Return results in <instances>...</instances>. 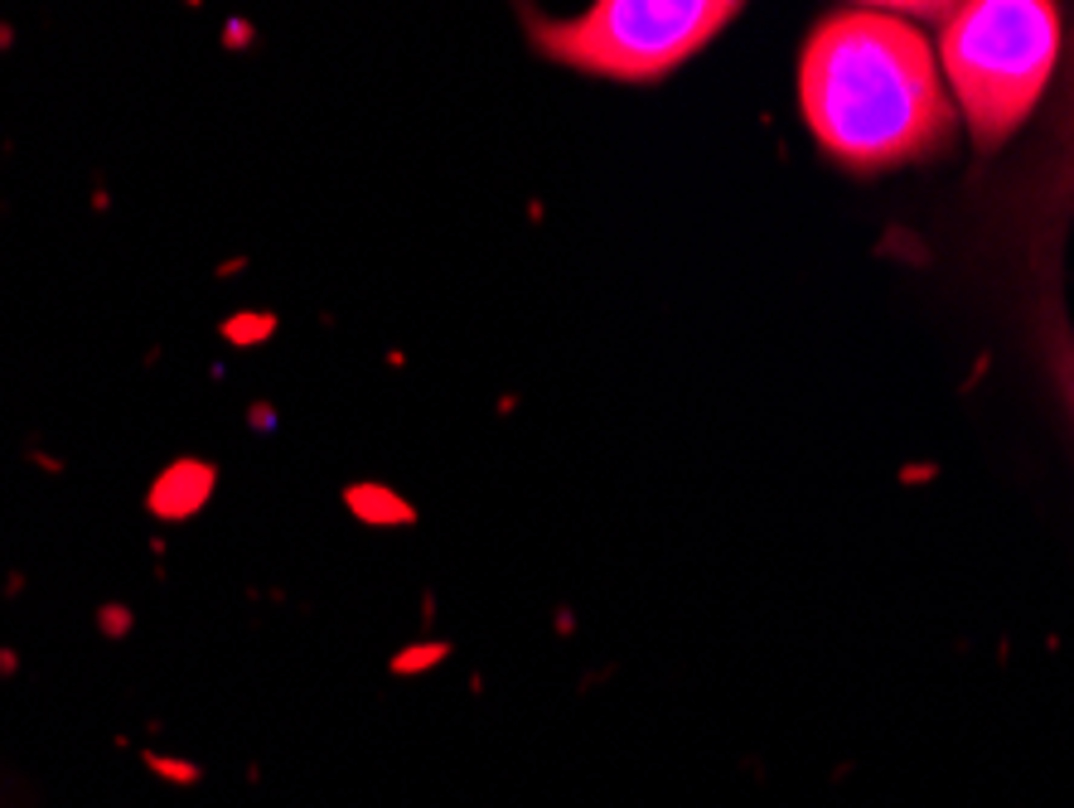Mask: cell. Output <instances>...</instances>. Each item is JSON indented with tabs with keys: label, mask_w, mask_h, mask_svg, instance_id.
I'll list each match as a JSON object with an SVG mask.
<instances>
[{
	"label": "cell",
	"mask_w": 1074,
	"mask_h": 808,
	"mask_svg": "<svg viewBox=\"0 0 1074 808\" xmlns=\"http://www.w3.org/2000/svg\"><path fill=\"white\" fill-rule=\"evenodd\" d=\"M798 116L818 156L847 174L929 165L953 146L959 112L920 25L886 5L832 10L798 49Z\"/></svg>",
	"instance_id": "cell-1"
},
{
	"label": "cell",
	"mask_w": 1074,
	"mask_h": 808,
	"mask_svg": "<svg viewBox=\"0 0 1074 808\" xmlns=\"http://www.w3.org/2000/svg\"><path fill=\"white\" fill-rule=\"evenodd\" d=\"M939 73L977 156H997L1036 116L1065 54V15L1050 0H968L939 30Z\"/></svg>",
	"instance_id": "cell-2"
},
{
	"label": "cell",
	"mask_w": 1074,
	"mask_h": 808,
	"mask_svg": "<svg viewBox=\"0 0 1074 808\" xmlns=\"http://www.w3.org/2000/svg\"><path fill=\"white\" fill-rule=\"evenodd\" d=\"M736 15L741 5L731 0H595L571 20L523 10V34L547 64L625 88H653L692 64Z\"/></svg>",
	"instance_id": "cell-3"
},
{
	"label": "cell",
	"mask_w": 1074,
	"mask_h": 808,
	"mask_svg": "<svg viewBox=\"0 0 1074 808\" xmlns=\"http://www.w3.org/2000/svg\"><path fill=\"white\" fill-rule=\"evenodd\" d=\"M218 494V460L209 455H175L141 494V508L165 523V528H179V523H194Z\"/></svg>",
	"instance_id": "cell-4"
},
{
	"label": "cell",
	"mask_w": 1074,
	"mask_h": 808,
	"mask_svg": "<svg viewBox=\"0 0 1074 808\" xmlns=\"http://www.w3.org/2000/svg\"><path fill=\"white\" fill-rule=\"evenodd\" d=\"M1031 335H1036V359L1045 363V378L1055 383L1060 402H1065V412L1074 417V329H1070L1065 310H1060L1055 301L1036 305Z\"/></svg>",
	"instance_id": "cell-5"
},
{
	"label": "cell",
	"mask_w": 1074,
	"mask_h": 808,
	"mask_svg": "<svg viewBox=\"0 0 1074 808\" xmlns=\"http://www.w3.org/2000/svg\"><path fill=\"white\" fill-rule=\"evenodd\" d=\"M344 504H349V514L358 523H412V508L402 504L392 489H383V484H349L344 489Z\"/></svg>",
	"instance_id": "cell-6"
},
{
	"label": "cell",
	"mask_w": 1074,
	"mask_h": 808,
	"mask_svg": "<svg viewBox=\"0 0 1074 808\" xmlns=\"http://www.w3.org/2000/svg\"><path fill=\"white\" fill-rule=\"evenodd\" d=\"M281 319L271 310H228L218 319V339H228L233 349H257V344L277 339Z\"/></svg>",
	"instance_id": "cell-7"
},
{
	"label": "cell",
	"mask_w": 1074,
	"mask_h": 808,
	"mask_svg": "<svg viewBox=\"0 0 1074 808\" xmlns=\"http://www.w3.org/2000/svg\"><path fill=\"white\" fill-rule=\"evenodd\" d=\"M141 755V765L150 770L155 779H165L170 789H194V784H204V765L199 760H189V755H165V751H136Z\"/></svg>",
	"instance_id": "cell-8"
},
{
	"label": "cell",
	"mask_w": 1074,
	"mask_h": 808,
	"mask_svg": "<svg viewBox=\"0 0 1074 808\" xmlns=\"http://www.w3.org/2000/svg\"><path fill=\"white\" fill-rule=\"evenodd\" d=\"M92 625H98V634L107 639V644H126L131 634H136V605L131 600H102L98 610H92Z\"/></svg>",
	"instance_id": "cell-9"
},
{
	"label": "cell",
	"mask_w": 1074,
	"mask_h": 808,
	"mask_svg": "<svg viewBox=\"0 0 1074 808\" xmlns=\"http://www.w3.org/2000/svg\"><path fill=\"white\" fill-rule=\"evenodd\" d=\"M218 44L228 54H252L261 44V25H257V20H247V15H228V20H223V30H218Z\"/></svg>",
	"instance_id": "cell-10"
},
{
	"label": "cell",
	"mask_w": 1074,
	"mask_h": 808,
	"mask_svg": "<svg viewBox=\"0 0 1074 808\" xmlns=\"http://www.w3.org/2000/svg\"><path fill=\"white\" fill-rule=\"evenodd\" d=\"M243 426L252 436H277V426H281V412H277V402L271 397H252L243 407Z\"/></svg>",
	"instance_id": "cell-11"
},
{
	"label": "cell",
	"mask_w": 1074,
	"mask_h": 808,
	"mask_svg": "<svg viewBox=\"0 0 1074 808\" xmlns=\"http://www.w3.org/2000/svg\"><path fill=\"white\" fill-rule=\"evenodd\" d=\"M436 659H446V644H431V649H407L392 659V673H402V678H412V673H426Z\"/></svg>",
	"instance_id": "cell-12"
},
{
	"label": "cell",
	"mask_w": 1074,
	"mask_h": 808,
	"mask_svg": "<svg viewBox=\"0 0 1074 808\" xmlns=\"http://www.w3.org/2000/svg\"><path fill=\"white\" fill-rule=\"evenodd\" d=\"M25 460H30V465H39L44 474H54V480H64V474H68V460H64V455H54V450H44V446H39V436H30Z\"/></svg>",
	"instance_id": "cell-13"
},
{
	"label": "cell",
	"mask_w": 1074,
	"mask_h": 808,
	"mask_svg": "<svg viewBox=\"0 0 1074 808\" xmlns=\"http://www.w3.org/2000/svg\"><path fill=\"white\" fill-rule=\"evenodd\" d=\"M247 267H252V257H247V252H233V257L213 261V281H237V276H247Z\"/></svg>",
	"instance_id": "cell-14"
},
{
	"label": "cell",
	"mask_w": 1074,
	"mask_h": 808,
	"mask_svg": "<svg viewBox=\"0 0 1074 808\" xmlns=\"http://www.w3.org/2000/svg\"><path fill=\"white\" fill-rule=\"evenodd\" d=\"M25 673V659H20V649H10V644H0V683H10V678H20Z\"/></svg>",
	"instance_id": "cell-15"
},
{
	"label": "cell",
	"mask_w": 1074,
	"mask_h": 808,
	"mask_svg": "<svg viewBox=\"0 0 1074 808\" xmlns=\"http://www.w3.org/2000/svg\"><path fill=\"white\" fill-rule=\"evenodd\" d=\"M88 204H92V213H98V218H102V213H112V189H107V174H98V180H92Z\"/></svg>",
	"instance_id": "cell-16"
},
{
	"label": "cell",
	"mask_w": 1074,
	"mask_h": 808,
	"mask_svg": "<svg viewBox=\"0 0 1074 808\" xmlns=\"http://www.w3.org/2000/svg\"><path fill=\"white\" fill-rule=\"evenodd\" d=\"M30 591V572H5V581H0V596L5 600H20Z\"/></svg>",
	"instance_id": "cell-17"
},
{
	"label": "cell",
	"mask_w": 1074,
	"mask_h": 808,
	"mask_svg": "<svg viewBox=\"0 0 1074 808\" xmlns=\"http://www.w3.org/2000/svg\"><path fill=\"white\" fill-rule=\"evenodd\" d=\"M165 552H170V542H165V538H160V532H155V538H150V557H155V576H165Z\"/></svg>",
	"instance_id": "cell-18"
},
{
	"label": "cell",
	"mask_w": 1074,
	"mask_h": 808,
	"mask_svg": "<svg viewBox=\"0 0 1074 808\" xmlns=\"http://www.w3.org/2000/svg\"><path fill=\"white\" fill-rule=\"evenodd\" d=\"M15 39H20L15 25H10V20H0V54H15Z\"/></svg>",
	"instance_id": "cell-19"
},
{
	"label": "cell",
	"mask_w": 1074,
	"mask_h": 808,
	"mask_svg": "<svg viewBox=\"0 0 1074 808\" xmlns=\"http://www.w3.org/2000/svg\"><path fill=\"white\" fill-rule=\"evenodd\" d=\"M160 359H165V349H160V344H150V349H146V353H141V368H146V373H150V368H155V363H160Z\"/></svg>",
	"instance_id": "cell-20"
},
{
	"label": "cell",
	"mask_w": 1074,
	"mask_h": 808,
	"mask_svg": "<svg viewBox=\"0 0 1074 808\" xmlns=\"http://www.w3.org/2000/svg\"><path fill=\"white\" fill-rule=\"evenodd\" d=\"M261 779H267V770H261V760H247V784H252V789H257Z\"/></svg>",
	"instance_id": "cell-21"
},
{
	"label": "cell",
	"mask_w": 1074,
	"mask_h": 808,
	"mask_svg": "<svg viewBox=\"0 0 1074 808\" xmlns=\"http://www.w3.org/2000/svg\"><path fill=\"white\" fill-rule=\"evenodd\" d=\"M228 378V363H209V383H223Z\"/></svg>",
	"instance_id": "cell-22"
}]
</instances>
